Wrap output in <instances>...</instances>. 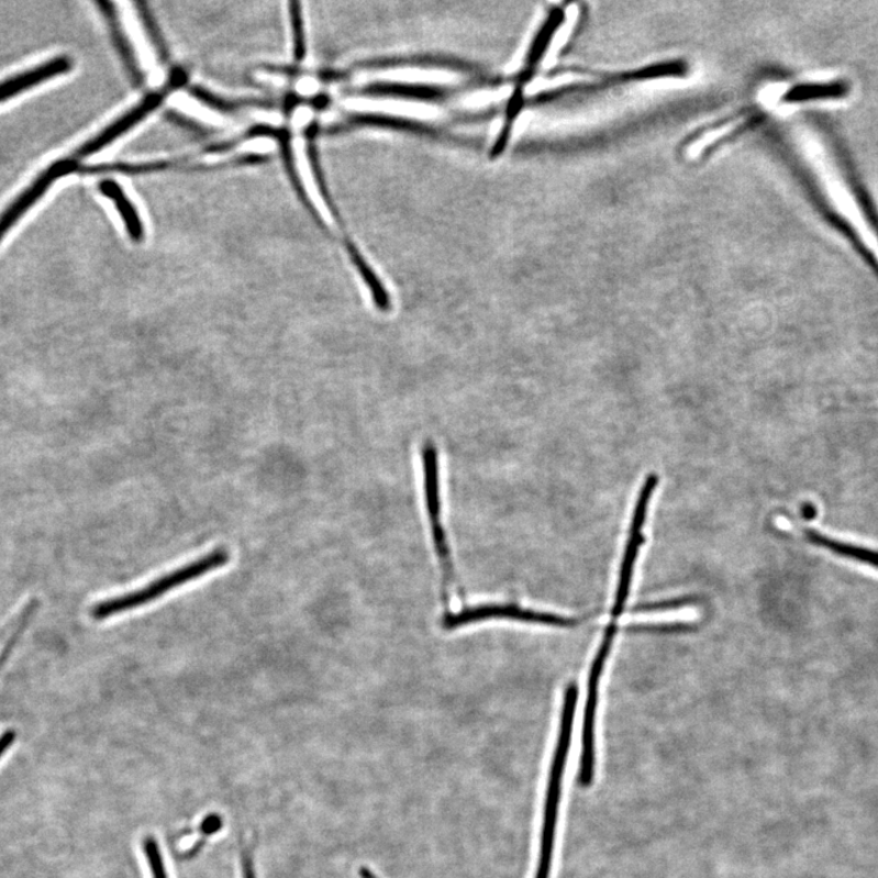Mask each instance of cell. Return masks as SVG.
<instances>
[{
    "instance_id": "obj_19",
    "label": "cell",
    "mask_w": 878,
    "mask_h": 878,
    "mask_svg": "<svg viewBox=\"0 0 878 878\" xmlns=\"http://www.w3.org/2000/svg\"><path fill=\"white\" fill-rule=\"evenodd\" d=\"M815 509L811 505H805L803 509V515L805 519H813L815 516Z\"/></svg>"
},
{
    "instance_id": "obj_3",
    "label": "cell",
    "mask_w": 878,
    "mask_h": 878,
    "mask_svg": "<svg viewBox=\"0 0 878 878\" xmlns=\"http://www.w3.org/2000/svg\"><path fill=\"white\" fill-rule=\"evenodd\" d=\"M421 464L422 477H424L422 484H424L425 505L432 540L441 564L444 589H446L444 597H447L454 575L446 531H444L442 522L440 452L436 443L432 440H426L422 443Z\"/></svg>"
},
{
    "instance_id": "obj_17",
    "label": "cell",
    "mask_w": 878,
    "mask_h": 878,
    "mask_svg": "<svg viewBox=\"0 0 878 878\" xmlns=\"http://www.w3.org/2000/svg\"><path fill=\"white\" fill-rule=\"evenodd\" d=\"M16 740V733L13 730H8L0 736V758L3 757L4 753L13 746Z\"/></svg>"
},
{
    "instance_id": "obj_16",
    "label": "cell",
    "mask_w": 878,
    "mask_h": 878,
    "mask_svg": "<svg viewBox=\"0 0 878 878\" xmlns=\"http://www.w3.org/2000/svg\"><path fill=\"white\" fill-rule=\"evenodd\" d=\"M694 603L693 598H676L669 600H660V602L641 604L633 608V613H653V611L674 610L687 607Z\"/></svg>"
},
{
    "instance_id": "obj_12",
    "label": "cell",
    "mask_w": 878,
    "mask_h": 878,
    "mask_svg": "<svg viewBox=\"0 0 878 878\" xmlns=\"http://www.w3.org/2000/svg\"><path fill=\"white\" fill-rule=\"evenodd\" d=\"M99 190L113 200L122 220L125 222L130 238L136 243L142 242L144 238V229L141 219L138 218L135 207L131 203V200L126 197L124 191L121 190V187L114 181L105 180L99 185Z\"/></svg>"
},
{
    "instance_id": "obj_8",
    "label": "cell",
    "mask_w": 878,
    "mask_h": 878,
    "mask_svg": "<svg viewBox=\"0 0 878 878\" xmlns=\"http://www.w3.org/2000/svg\"><path fill=\"white\" fill-rule=\"evenodd\" d=\"M164 98L165 93L148 96L138 107L115 120L113 124H110L103 131H100L96 137L84 143L80 148H77L71 154V157L81 163L84 159L104 149L110 143H113L121 135H124L133 125L138 124L144 116L152 113V111L163 102Z\"/></svg>"
},
{
    "instance_id": "obj_10",
    "label": "cell",
    "mask_w": 878,
    "mask_h": 878,
    "mask_svg": "<svg viewBox=\"0 0 878 878\" xmlns=\"http://www.w3.org/2000/svg\"><path fill=\"white\" fill-rule=\"evenodd\" d=\"M351 107L355 110L364 111V113H374L381 115H391L408 119H433L438 115L435 107L413 102V100L404 99H357L351 102Z\"/></svg>"
},
{
    "instance_id": "obj_5",
    "label": "cell",
    "mask_w": 878,
    "mask_h": 878,
    "mask_svg": "<svg viewBox=\"0 0 878 878\" xmlns=\"http://www.w3.org/2000/svg\"><path fill=\"white\" fill-rule=\"evenodd\" d=\"M658 484L659 479L657 475L652 474L647 477L646 482H644L641 488L635 510H633L626 551L620 568L615 602L613 609H611V616H613V620H616L624 613L627 603L633 570H635V564L644 541L642 530L644 524H646L651 498Z\"/></svg>"
},
{
    "instance_id": "obj_15",
    "label": "cell",
    "mask_w": 878,
    "mask_h": 878,
    "mask_svg": "<svg viewBox=\"0 0 878 878\" xmlns=\"http://www.w3.org/2000/svg\"><path fill=\"white\" fill-rule=\"evenodd\" d=\"M298 3L291 4V18H292V25L294 31V55L297 60H302L305 55V38H304V27H303V20L300 16V11L298 9Z\"/></svg>"
},
{
    "instance_id": "obj_4",
    "label": "cell",
    "mask_w": 878,
    "mask_h": 878,
    "mask_svg": "<svg viewBox=\"0 0 878 878\" xmlns=\"http://www.w3.org/2000/svg\"><path fill=\"white\" fill-rule=\"evenodd\" d=\"M492 620L518 621L525 622V624H540L553 627H573L576 625L574 619L544 613V611L522 608L516 604L489 603L466 607L458 611H449V613L443 616L442 626L444 630L453 631Z\"/></svg>"
},
{
    "instance_id": "obj_6",
    "label": "cell",
    "mask_w": 878,
    "mask_h": 878,
    "mask_svg": "<svg viewBox=\"0 0 878 878\" xmlns=\"http://www.w3.org/2000/svg\"><path fill=\"white\" fill-rule=\"evenodd\" d=\"M616 622H610L605 636L600 646L597 657L592 664L591 673H589L588 680V694L585 708L584 731H582V755L580 768V785L589 787L593 782L594 777V726H596V711L598 705V689L600 676H602L604 664L616 635Z\"/></svg>"
},
{
    "instance_id": "obj_14",
    "label": "cell",
    "mask_w": 878,
    "mask_h": 878,
    "mask_svg": "<svg viewBox=\"0 0 878 878\" xmlns=\"http://www.w3.org/2000/svg\"><path fill=\"white\" fill-rule=\"evenodd\" d=\"M379 80L399 84L443 85L451 84L455 76L448 71L426 68H397L376 75Z\"/></svg>"
},
{
    "instance_id": "obj_18",
    "label": "cell",
    "mask_w": 878,
    "mask_h": 878,
    "mask_svg": "<svg viewBox=\"0 0 878 878\" xmlns=\"http://www.w3.org/2000/svg\"><path fill=\"white\" fill-rule=\"evenodd\" d=\"M242 870L244 878H257V876H255L254 863L249 853H244L242 855Z\"/></svg>"
},
{
    "instance_id": "obj_13",
    "label": "cell",
    "mask_w": 878,
    "mask_h": 878,
    "mask_svg": "<svg viewBox=\"0 0 878 878\" xmlns=\"http://www.w3.org/2000/svg\"><path fill=\"white\" fill-rule=\"evenodd\" d=\"M97 7H99L100 13L103 14L107 24L110 27L111 37H113L115 46L119 49L122 60H124L125 65L127 66L132 79L135 80L137 84H141L142 75L138 65L136 63L135 57H133V52L131 51L129 42L125 38L124 32H122V29L120 26V22L116 19V11L114 9V5L108 2H98Z\"/></svg>"
},
{
    "instance_id": "obj_1",
    "label": "cell",
    "mask_w": 878,
    "mask_h": 878,
    "mask_svg": "<svg viewBox=\"0 0 878 878\" xmlns=\"http://www.w3.org/2000/svg\"><path fill=\"white\" fill-rule=\"evenodd\" d=\"M229 562L230 553L225 548L214 549L203 555V557L181 566L179 569L160 576L159 579L136 589V591L99 602L92 609V616L95 620L102 621L148 605L176 588L196 581L209 573L224 568Z\"/></svg>"
},
{
    "instance_id": "obj_9",
    "label": "cell",
    "mask_w": 878,
    "mask_h": 878,
    "mask_svg": "<svg viewBox=\"0 0 878 878\" xmlns=\"http://www.w3.org/2000/svg\"><path fill=\"white\" fill-rule=\"evenodd\" d=\"M73 68V59L66 57V55H60V57L44 62L36 66V68L11 76L9 79L0 82V103L24 93L33 87L47 82L54 79V77L68 74Z\"/></svg>"
},
{
    "instance_id": "obj_11",
    "label": "cell",
    "mask_w": 878,
    "mask_h": 878,
    "mask_svg": "<svg viewBox=\"0 0 878 878\" xmlns=\"http://www.w3.org/2000/svg\"><path fill=\"white\" fill-rule=\"evenodd\" d=\"M805 537L809 542L815 544L821 548L829 549L832 553L840 555L842 558H847L866 565H871L873 568L878 569V551L855 546V544L842 542L835 538L822 535L815 530H805Z\"/></svg>"
},
{
    "instance_id": "obj_2",
    "label": "cell",
    "mask_w": 878,
    "mask_h": 878,
    "mask_svg": "<svg viewBox=\"0 0 878 878\" xmlns=\"http://www.w3.org/2000/svg\"><path fill=\"white\" fill-rule=\"evenodd\" d=\"M577 699H579V687L573 682L568 688H566L564 694L559 737L551 766L546 807H544L538 865V870L542 873H548L552 868L555 829H557L558 822L563 776L566 760H568L570 751Z\"/></svg>"
},
{
    "instance_id": "obj_7",
    "label": "cell",
    "mask_w": 878,
    "mask_h": 878,
    "mask_svg": "<svg viewBox=\"0 0 878 878\" xmlns=\"http://www.w3.org/2000/svg\"><path fill=\"white\" fill-rule=\"evenodd\" d=\"M81 165L79 160H76L70 155V157L54 162L46 170H43L35 181L0 214V242L3 241L9 230L13 229L16 222L47 193L55 181L70 174H76Z\"/></svg>"
}]
</instances>
